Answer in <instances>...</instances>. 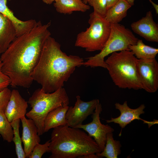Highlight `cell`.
Returning a JSON list of instances; mask_svg holds the SVG:
<instances>
[{"label": "cell", "mask_w": 158, "mask_h": 158, "mask_svg": "<svg viewBox=\"0 0 158 158\" xmlns=\"http://www.w3.org/2000/svg\"><path fill=\"white\" fill-rule=\"evenodd\" d=\"M50 21L36 22L29 31L17 37L1 54V70L11 80L12 87H29L33 80L30 74L40 58L44 44L51 36Z\"/></svg>", "instance_id": "6da1fadb"}, {"label": "cell", "mask_w": 158, "mask_h": 158, "mask_svg": "<svg viewBox=\"0 0 158 158\" xmlns=\"http://www.w3.org/2000/svg\"><path fill=\"white\" fill-rule=\"evenodd\" d=\"M84 62L80 56L68 55L62 51L60 44L50 36L44 44L30 76L43 91L51 93L63 87L76 68L83 65Z\"/></svg>", "instance_id": "7a4b0ae2"}, {"label": "cell", "mask_w": 158, "mask_h": 158, "mask_svg": "<svg viewBox=\"0 0 158 158\" xmlns=\"http://www.w3.org/2000/svg\"><path fill=\"white\" fill-rule=\"evenodd\" d=\"M49 147V158H79L101 152L95 140L84 131L68 125L53 128Z\"/></svg>", "instance_id": "3957f363"}, {"label": "cell", "mask_w": 158, "mask_h": 158, "mask_svg": "<svg viewBox=\"0 0 158 158\" xmlns=\"http://www.w3.org/2000/svg\"><path fill=\"white\" fill-rule=\"evenodd\" d=\"M138 59L130 50L115 52L105 60L106 69L114 84L122 89H142L138 75Z\"/></svg>", "instance_id": "277c9868"}, {"label": "cell", "mask_w": 158, "mask_h": 158, "mask_svg": "<svg viewBox=\"0 0 158 158\" xmlns=\"http://www.w3.org/2000/svg\"><path fill=\"white\" fill-rule=\"evenodd\" d=\"M28 103L31 109L25 115L33 121L37 128L38 134L40 136L45 133L44 121L49 113L59 106L68 105L69 99L63 87L51 93L45 92L41 88H39L34 91Z\"/></svg>", "instance_id": "5b68a950"}, {"label": "cell", "mask_w": 158, "mask_h": 158, "mask_svg": "<svg viewBox=\"0 0 158 158\" xmlns=\"http://www.w3.org/2000/svg\"><path fill=\"white\" fill-rule=\"evenodd\" d=\"M111 24L110 35L103 49L99 53L87 58V60L84 62L83 65L106 68V57L114 52L130 50L129 46L136 44L138 39L129 29L119 23Z\"/></svg>", "instance_id": "8992f818"}, {"label": "cell", "mask_w": 158, "mask_h": 158, "mask_svg": "<svg viewBox=\"0 0 158 158\" xmlns=\"http://www.w3.org/2000/svg\"><path fill=\"white\" fill-rule=\"evenodd\" d=\"M90 26L77 35L75 46L89 52L101 51L110 35L111 24L93 12L90 15Z\"/></svg>", "instance_id": "52a82bcc"}, {"label": "cell", "mask_w": 158, "mask_h": 158, "mask_svg": "<svg viewBox=\"0 0 158 158\" xmlns=\"http://www.w3.org/2000/svg\"><path fill=\"white\" fill-rule=\"evenodd\" d=\"M102 110V105L99 99H97L95 109L92 114V121L88 123L82 124L75 127L83 129L90 136L93 138L101 152L104 148L107 134L114 131V129L110 126L101 123L100 114Z\"/></svg>", "instance_id": "ba28073f"}, {"label": "cell", "mask_w": 158, "mask_h": 158, "mask_svg": "<svg viewBox=\"0 0 158 158\" xmlns=\"http://www.w3.org/2000/svg\"><path fill=\"white\" fill-rule=\"evenodd\" d=\"M138 70L142 89L154 93L158 89V63L155 58L138 59Z\"/></svg>", "instance_id": "9c48e42d"}, {"label": "cell", "mask_w": 158, "mask_h": 158, "mask_svg": "<svg viewBox=\"0 0 158 158\" xmlns=\"http://www.w3.org/2000/svg\"><path fill=\"white\" fill-rule=\"evenodd\" d=\"M76 99L74 106L69 107L66 115L67 125L72 127L82 124L88 116L93 114L97 100L94 99L84 102L79 95L76 96Z\"/></svg>", "instance_id": "30bf717a"}, {"label": "cell", "mask_w": 158, "mask_h": 158, "mask_svg": "<svg viewBox=\"0 0 158 158\" xmlns=\"http://www.w3.org/2000/svg\"><path fill=\"white\" fill-rule=\"evenodd\" d=\"M115 108L118 110L120 114L118 117L114 118L111 117L110 120H106L107 123L114 122L119 125L121 130L127 125L135 120H140L143 122V123L147 124L149 128L152 126L158 124V120H154L153 121H148L140 117V115L145 113L144 110L145 107L144 104H142L136 109H132L128 105L127 102L125 101L123 104L119 103L115 104Z\"/></svg>", "instance_id": "8fae6325"}, {"label": "cell", "mask_w": 158, "mask_h": 158, "mask_svg": "<svg viewBox=\"0 0 158 158\" xmlns=\"http://www.w3.org/2000/svg\"><path fill=\"white\" fill-rule=\"evenodd\" d=\"M134 32L147 41L158 42V25L154 21L152 12H147L145 16L130 25Z\"/></svg>", "instance_id": "7c38bea8"}, {"label": "cell", "mask_w": 158, "mask_h": 158, "mask_svg": "<svg viewBox=\"0 0 158 158\" xmlns=\"http://www.w3.org/2000/svg\"><path fill=\"white\" fill-rule=\"evenodd\" d=\"M20 120L23 128L21 140L26 157L28 158L35 146L40 143L41 140L37 128L32 120L24 116Z\"/></svg>", "instance_id": "4fadbf2b"}, {"label": "cell", "mask_w": 158, "mask_h": 158, "mask_svg": "<svg viewBox=\"0 0 158 158\" xmlns=\"http://www.w3.org/2000/svg\"><path fill=\"white\" fill-rule=\"evenodd\" d=\"M28 107V102L22 97L18 90L14 89L11 91L4 114L9 121L11 123L25 116Z\"/></svg>", "instance_id": "5bb4252c"}, {"label": "cell", "mask_w": 158, "mask_h": 158, "mask_svg": "<svg viewBox=\"0 0 158 158\" xmlns=\"http://www.w3.org/2000/svg\"><path fill=\"white\" fill-rule=\"evenodd\" d=\"M7 0H0V13L12 23L15 29L16 37L30 30L36 22L34 19L22 21L16 17L7 5Z\"/></svg>", "instance_id": "9a60e30c"}, {"label": "cell", "mask_w": 158, "mask_h": 158, "mask_svg": "<svg viewBox=\"0 0 158 158\" xmlns=\"http://www.w3.org/2000/svg\"><path fill=\"white\" fill-rule=\"evenodd\" d=\"M16 37L15 29L12 23L0 13V54L5 51Z\"/></svg>", "instance_id": "2e32d148"}, {"label": "cell", "mask_w": 158, "mask_h": 158, "mask_svg": "<svg viewBox=\"0 0 158 158\" xmlns=\"http://www.w3.org/2000/svg\"><path fill=\"white\" fill-rule=\"evenodd\" d=\"M68 107V105L61 106L49 113L44 121V133L48 132L51 128L67 125L66 115Z\"/></svg>", "instance_id": "e0dca14e"}, {"label": "cell", "mask_w": 158, "mask_h": 158, "mask_svg": "<svg viewBox=\"0 0 158 158\" xmlns=\"http://www.w3.org/2000/svg\"><path fill=\"white\" fill-rule=\"evenodd\" d=\"M54 4L56 11L64 14H71L74 11L85 12L90 7L82 0H55Z\"/></svg>", "instance_id": "ac0fdd59"}, {"label": "cell", "mask_w": 158, "mask_h": 158, "mask_svg": "<svg viewBox=\"0 0 158 158\" xmlns=\"http://www.w3.org/2000/svg\"><path fill=\"white\" fill-rule=\"evenodd\" d=\"M130 6L125 0H119L108 9L104 17L105 20L111 23H118L125 18Z\"/></svg>", "instance_id": "d6986e66"}, {"label": "cell", "mask_w": 158, "mask_h": 158, "mask_svg": "<svg viewBox=\"0 0 158 158\" xmlns=\"http://www.w3.org/2000/svg\"><path fill=\"white\" fill-rule=\"evenodd\" d=\"M128 48L138 59H153L158 53L157 48L145 44L142 40L138 39L136 44L129 45Z\"/></svg>", "instance_id": "ffe728a7"}, {"label": "cell", "mask_w": 158, "mask_h": 158, "mask_svg": "<svg viewBox=\"0 0 158 158\" xmlns=\"http://www.w3.org/2000/svg\"><path fill=\"white\" fill-rule=\"evenodd\" d=\"M122 146L119 140H114L112 133L107 135L105 146L103 150L96 154L99 158H117L121 154Z\"/></svg>", "instance_id": "44dd1931"}, {"label": "cell", "mask_w": 158, "mask_h": 158, "mask_svg": "<svg viewBox=\"0 0 158 158\" xmlns=\"http://www.w3.org/2000/svg\"><path fill=\"white\" fill-rule=\"evenodd\" d=\"M20 119H18L11 123L13 130V136L12 141L15 146L16 154L18 158H25L26 154L22 146V140L20 137L19 128Z\"/></svg>", "instance_id": "7402d4cb"}, {"label": "cell", "mask_w": 158, "mask_h": 158, "mask_svg": "<svg viewBox=\"0 0 158 158\" xmlns=\"http://www.w3.org/2000/svg\"><path fill=\"white\" fill-rule=\"evenodd\" d=\"M0 134L4 140L8 142H12L13 130L11 123L8 121L4 113L0 111Z\"/></svg>", "instance_id": "603a6c76"}, {"label": "cell", "mask_w": 158, "mask_h": 158, "mask_svg": "<svg viewBox=\"0 0 158 158\" xmlns=\"http://www.w3.org/2000/svg\"><path fill=\"white\" fill-rule=\"evenodd\" d=\"M87 3L93 7L94 13L104 18L107 11L106 0H87Z\"/></svg>", "instance_id": "cb8c5ba5"}, {"label": "cell", "mask_w": 158, "mask_h": 158, "mask_svg": "<svg viewBox=\"0 0 158 158\" xmlns=\"http://www.w3.org/2000/svg\"><path fill=\"white\" fill-rule=\"evenodd\" d=\"M50 142V140H49L43 144H41L40 143L37 144L34 147L28 158H41L45 153L50 152L49 147Z\"/></svg>", "instance_id": "d4e9b609"}, {"label": "cell", "mask_w": 158, "mask_h": 158, "mask_svg": "<svg viewBox=\"0 0 158 158\" xmlns=\"http://www.w3.org/2000/svg\"><path fill=\"white\" fill-rule=\"evenodd\" d=\"M11 91L8 87L0 91V111L4 113L10 100Z\"/></svg>", "instance_id": "484cf974"}, {"label": "cell", "mask_w": 158, "mask_h": 158, "mask_svg": "<svg viewBox=\"0 0 158 158\" xmlns=\"http://www.w3.org/2000/svg\"><path fill=\"white\" fill-rule=\"evenodd\" d=\"M2 62L0 61V91L10 85L11 80L2 71Z\"/></svg>", "instance_id": "4316f807"}, {"label": "cell", "mask_w": 158, "mask_h": 158, "mask_svg": "<svg viewBox=\"0 0 158 158\" xmlns=\"http://www.w3.org/2000/svg\"><path fill=\"white\" fill-rule=\"evenodd\" d=\"M119 0H106L107 10L115 4Z\"/></svg>", "instance_id": "83f0119b"}, {"label": "cell", "mask_w": 158, "mask_h": 158, "mask_svg": "<svg viewBox=\"0 0 158 158\" xmlns=\"http://www.w3.org/2000/svg\"><path fill=\"white\" fill-rule=\"evenodd\" d=\"M80 158H99L96 154H89L81 156Z\"/></svg>", "instance_id": "f1b7e54d"}, {"label": "cell", "mask_w": 158, "mask_h": 158, "mask_svg": "<svg viewBox=\"0 0 158 158\" xmlns=\"http://www.w3.org/2000/svg\"><path fill=\"white\" fill-rule=\"evenodd\" d=\"M154 8L157 14L158 13V5L153 2L151 0H149Z\"/></svg>", "instance_id": "f546056e"}, {"label": "cell", "mask_w": 158, "mask_h": 158, "mask_svg": "<svg viewBox=\"0 0 158 158\" xmlns=\"http://www.w3.org/2000/svg\"><path fill=\"white\" fill-rule=\"evenodd\" d=\"M43 2L47 4H52L55 0H42Z\"/></svg>", "instance_id": "4dcf8cb0"}, {"label": "cell", "mask_w": 158, "mask_h": 158, "mask_svg": "<svg viewBox=\"0 0 158 158\" xmlns=\"http://www.w3.org/2000/svg\"><path fill=\"white\" fill-rule=\"evenodd\" d=\"M131 6H133L134 4L135 0H125Z\"/></svg>", "instance_id": "1f68e13d"}, {"label": "cell", "mask_w": 158, "mask_h": 158, "mask_svg": "<svg viewBox=\"0 0 158 158\" xmlns=\"http://www.w3.org/2000/svg\"><path fill=\"white\" fill-rule=\"evenodd\" d=\"M83 2L85 4H87V0H84Z\"/></svg>", "instance_id": "d6a6232c"}, {"label": "cell", "mask_w": 158, "mask_h": 158, "mask_svg": "<svg viewBox=\"0 0 158 158\" xmlns=\"http://www.w3.org/2000/svg\"><path fill=\"white\" fill-rule=\"evenodd\" d=\"M83 0V1L84 0Z\"/></svg>", "instance_id": "836d02e7"}]
</instances>
